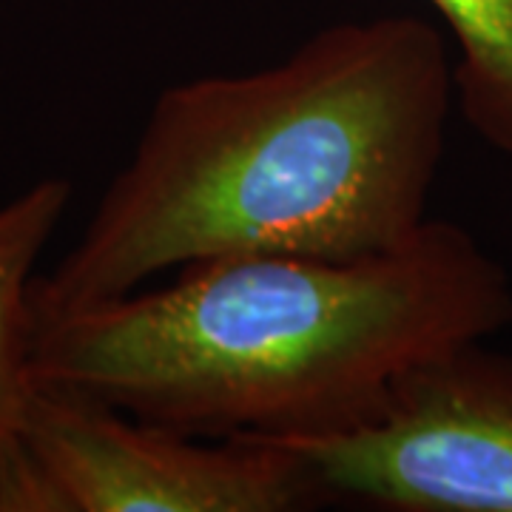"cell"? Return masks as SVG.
I'll return each mask as SVG.
<instances>
[{
	"label": "cell",
	"instance_id": "obj_3",
	"mask_svg": "<svg viewBox=\"0 0 512 512\" xmlns=\"http://www.w3.org/2000/svg\"><path fill=\"white\" fill-rule=\"evenodd\" d=\"M328 498L271 439H202L35 382L0 450V512H299Z\"/></svg>",
	"mask_w": 512,
	"mask_h": 512
},
{
	"label": "cell",
	"instance_id": "obj_6",
	"mask_svg": "<svg viewBox=\"0 0 512 512\" xmlns=\"http://www.w3.org/2000/svg\"><path fill=\"white\" fill-rule=\"evenodd\" d=\"M456 43L453 89L461 120L512 160V0H427Z\"/></svg>",
	"mask_w": 512,
	"mask_h": 512
},
{
	"label": "cell",
	"instance_id": "obj_4",
	"mask_svg": "<svg viewBox=\"0 0 512 512\" xmlns=\"http://www.w3.org/2000/svg\"><path fill=\"white\" fill-rule=\"evenodd\" d=\"M271 441L302 456L328 504L512 512V350H441L404 370L370 419Z\"/></svg>",
	"mask_w": 512,
	"mask_h": 512
},
{
	"label": "cell",
	"instance_id": "obj_2",
	"mask_svg": "<svg viewBox=\"0 0 512 512\" xmlns=\"http://www.w3.org/2000/svg\"><path fill=\"white\" fill-rule=\"evenodd\" d=\"M507 325V268L427 220L390 254L225 256L35 316L32 379L188 436L302 439L370 419L404 370Z\"/></svg>",
	"mask_w": 512,
	"mask_h": 512
},
{
	"label": "cell",
	"instance_id": "obj_5",
	"mask_svg": "<svg viewBox=\"0 0 512 512\" xmlns=\"http://www.w3.org/2000/svg\"><path fill=\"white\" fill-rule=\"evenodd\" d=\"M72 202V183L49 177L0 208V450L15 441L32 396V288L37 256Z\"/></svg>",
	"mask_w": 512,
	"mask_h": 512
},
{
	"label": "cell",
	"instance_id": "obj_1",
	"mask_svg": "<svg viewBox=\"0 0 512 512\" xmlns=\"http://www.w3.org/2000/svg\"><path fill=\"white\" fill-rule=\"evenodd\" d=\"M453 57L410 15L330 23L274 66L168 86L83 237L35 279L66 313L225 256L365 259L424 228Z\"/></svg>",
	"mask_w": 512,
	"mask_h": 512
}]
</instances>
